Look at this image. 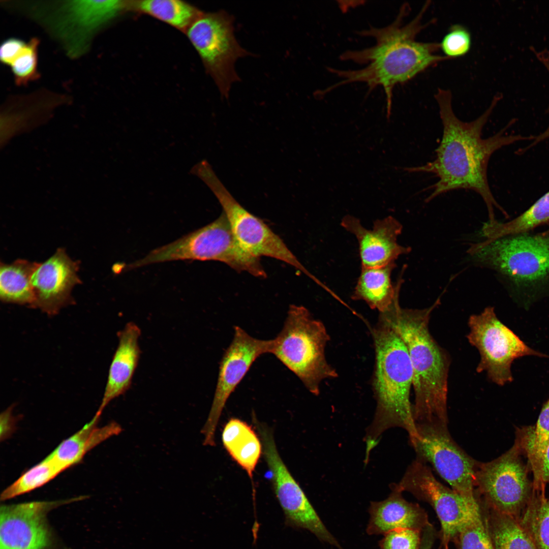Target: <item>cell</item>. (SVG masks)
<instances>
[{"instance_id":"6da1fadb","label":"cell","mask_w":549,"mask_h":549,"mask_svg":"<svg viewBox=\"0 0 549 549\" xmlns=\"http://www.w3.org/2000/svg\"><path fill=\"white\" fill-rule=\"evenodd\" d=\"M435 98L443 125L442 137L436 150V159L422 166L404 169L409 172L432 173L438 178V181L431 187L432 192L425 199L426 203L450 191L471 190L478 193L484 201L489 223L497 221L495 216V208L508 217L491 192L487 177L489 161L492 154L499 149L518 141L532 140L535 136L506 134V130L514 123L512 119L495 135L485 139L482 138V129L502 98L500 94L494 97L484 113L470 122L463 121L455 115L449 90L438 89Z\"/></svg>"},{"instance_id":"7a4b0ae2","label":"cell","mask_w":549,"mask_h":549,"mask_svg":"<svg viewBox=\"0 0 549 549\" xmlns=\"http://www.w3.org/2000/svg\"><path fill=\"white\" fill-rule=\"evenodd\" d=\"M430 6L427 1L419 13L407 23L404 19L409 12L407 4L403 5L396 17L390 24L383 27L371 26L359 32L363 37L375 40L374 45L357 50H348L340 55L342 60L366 65L356 70L329 68V71L342 80L323 91L328 93L344 84L365 83L371 91L381 86L386 96L387 118L391 115L393 90L398 84L405 83L439 62L448 59L436 52L439 43L418 41L417 36L429 23L422 19Z\"/></svg>"},{"instance_id":"3957f363","label":"cell","mask_w":549,"mask_h":549,"mask_svg":"<svg viewBox=\"0 0 549 549\" xmlns=\"http://www.w3.org/2000/svg\"><path fill=\"white\" fill-rule=\"evenodd\" d=\"M422 309L402 308L399 299L379 316L404 343L413 370L415 423L448 426V378L450 361L446 351L434 340L429 328L432 312L440 303Z\"/></svg>"},{"instance_id":"277c9868","label":"cell","mask_w":549,"mask_h":549,"mask_svg":"<svg viewBox=\"0 0 549 549\" xmlns=\"http://www.w3.org/2000/svg\"><path fill=\"white\" fill-rule=\"evenodd\" d=\"M375 351L373 388L376 402L373 419L366 430L365 463L388 430L401 428L409 439L417 432L410 401L413 370L407 348L395 331L379 317L372 329Z\"/></svg>"},{"instance_id":"5b68a950","label":"cell","mask_w":549,"mask_h":549,"mask_svg":"<svg viewBox=\"0 0 549 549\" xmlns=\"http://www.w3.org/2000/svg\"><path fill=\"white\" fill-rule=\"evenodd\" d=\"M467 253L499 276L516 302L527 307L549 297V237L542 232L485 239L471 244Z\"/></svg>"},{"instance_id":"8992f818","label":"cell","mask_w":549,"mask_h":549,"mask_svg":"<svg viewBox=\"0 0 549 549\" xmlns=\"http://www.w3.org/2000/svg\"><path fill=\"white\" fill-rule=\"evenodd\" d=\"M19 4L72 59L84 55L95 37L121 12L127 1L76 0Z\"/></svg>"},{"instance_id":"52a82bcc","label":"cell","mask_w":549,"mask_h":549,"mask_svg":"<svg viewBox=\"0 0 549 549\" xmlns=\"http://www.w3.org/2000/svg\"><path fill=\"white\" fill-rule=\"evenodd\" d=\"M329 340L321 321L303 306L292 304L283 328L272 339L270 353L293 372L309 392L318 395L321 382L338 376L325 356Z\"/></svg>"},{"instance_id":"ba28073f","label":"cell","mask_w":549,"mask_h":549,"mask_svg":"<svg viewBox=\"0 0 549 549\" xmlns=\"http://www.w3.org/2000/svg\"><path fill=\"white\" fill-rule=\"evenodd\" d=\"M218 261L235 270L265 278L259 258L244 251L237 242L226 215L179 239L154 249L143 258L125 265L126 270L177 260Z\"/></svg>"},{"instance_id":"9c48e42d","label":"cell","mask_w":549,"mask_h":549,"mask_svg":"<svg viewBox=\"0 0 549 549\" xmlns=\"http://www.w3.org/2000/svg\"><path fill=\"white\" fill-rule=\"evenodd\" d=\"M521 437L506 452L488 462H479L475 476V492L482 504L517 518L531 500L533 483L529 479L530 464Z\"/></svg>"},{"instance_id":"30bf717a","label":"cell","mask_w":549,"mask_h":549,"mask_svg":"<svg viewBox=\"0 0 549 549\" xmlns=\"http://www.w3.org/2000/svg\"><path fill=\"white\" fill-rule=\"evenodd\" d=\"M192 174L202 180L221 205L234 236L240 247L252 256L271 257L282 261L315 278L300 263L283 240L261 219L242 206L231 195L206 160L196 164Z\"/></svg>"},{"instance_id":"8fae6325","label":"cell","mask_w":549,"mask_h":549,"mask_svg":"<svg viewBox=\"0 0 549 549\" xmlns=\"http://www.w3.org/2000/svg\"><path fill=\"white\" fill-rule=\"evenodd\" d=\"M233 21V16L224 10L202 12L185 32L220 94L226 98L232 84L240 80L235 69L236 62L251 54L236 40Z\"/></svg>"},{"instance_id":"7c38bea8","label":"cell","mask_w":549,"mask_h":549,"mask_svg":"<svg viewBox=\"0 0 549 549\" xmlns=\"http://www.w3.org/2000/svg\"><path fill=\"white\" fill-rule=\"evenodd\" d=\"M468 324L470 330L467 338L480 355L476 371L485 372L489 379L498 385L513 381L511 365L514 359L528 355L549 357L527 346L501 322L492 307L471 315Z\"/></svg>"},{"instance_id":"4fadbf2b","label":"cell","mask_w":549,"mask_h":549,"mask_svg":"<svg viewBox=\"0 0 549 549\" xmlns=\"http://www.w3.org/2000/svg\"><path fill=\"white\" fill-rule=\"evenodd\" d=\"M253 421L261 441L262 453L271 473L274 493L283 511L285 524L307 530L320 540L341 549L283 461L271 430L256 417Z\"/></svg>"},{"instance_id":"5bb4252c","label":"cell","mask_w":549,"mask_h":549,"mask_svg":"<svg viewBox=\"0 0 549 549\" xmlns=\"http://www.w3.org/2000/svg\"><path fill=\"white\" fill-rule=\"evenodd\" d=\"M416 426L417 436L409 441L416 459L431 464L452 489L472 501H477L475 476L479 461L458 445L448 426L424 423Z\"/></svg>"},{"instance_id":"9a60e30c","label":"cell","mask_w":549,"mask_h":549,"mask_svg":"<svg viewBox=\"0 0 549 549\" xmlns=\"http://www.w3.org/2000/svg\"><path fill=\"white\" fill-rule=\"evenodd\" d=\"M393 484L433 507L441 524L445 549L480 507L477 500L472 501L442 484L426 464L417 459L407 467L401 480Z\"/></svg>"},{"instance_id":"2e32d148","label":"cell","mask_w":549,"mask_h":549,"mask_svg":"<svg viewBox=\"0 0 549 549\" xmlns=\"http://www.w3.org/2000/svg\"><path fill=\"white\" fill-rule=\"evenodd\" d=\"M272 339H256L240 327H234L233 339L220 361L211 408L201 431L204 445H215L216 429L227 401L254 362L261 355L270 353Z\"/></svg>"},{"instance_id":"e0dca14e","label":"cell","mask_w":549,"mask_h":549,"mask_svg":"<svg viewBox=\"0 0 549 549\" xmlns=\"http://www.w3.org/2000/svg\"><path fill=\"white\" fill-rule=\"evenodd\" d=\"M82 498L2 505L0 549H53L54 538L47 523V513Z\"/></svg>"},{"instance_id":"ac0fdd59","label":"cell","mask_w":549,"mask_h":549,"mask_svg":"<svg viewBox=\"0 0 549 549\" xmlns=\"http://www.w3.org/2000/svg\"><path fill=\"white\" fill-rule=\"evenodd\" d=\"M78 268L77 263L61 248L45 262L37 263L31 277L34 307L53 315L68 304L72 289L80 282Z\"/></svg>"},{"instance_id":"d6986e66","label":"cell","mask_w":549,"mask_h":549,"mask_svg":"<svg viewBox=\"0 0 549 549\" xmlns=\"http://www.w3.org/2000/svg\"><path fill=\"white\" fill-rule=\"evenodd\" d=\"M341 224L357 240L361 268L387 265L411 251L410 247L397 242L403 226L393 217L376 220L372 229L365 228L358 218L350 215L345 216Z\"/></svg>"},{"instance_id":"ffe728a7","label":"cell","mask_w":549,"mask_h":549,"mask_svg":"<svg viewBox=\"0 0 549 549\" xmlns=\"http://www.w3.org/2000/svg\"><path fill=\"white\" fill-rule=\"evenodd\" d=\"M140 328L133 322L127 323L118 332V345L110 365L103 399L96 413L101 415L112 400L130 388L140 358Z\"/></svg>"},{"instance_id":"44dd1931","label":"cell","mask_w":549,"mask_h":549,"mask_svg":"<svg viewBox=\"0 0 549 549\" xmlns=\"http://www.w3.org/2000/svg\"><path fill=\"white\" fill-rule=\"evenodd\" d=\"M388 497L372 501L369 509L370 520L367 527L369 535L384 534L398 528L422 530L430 523L426 512L417 504L409 502L393 484Z\"/></svg>"},{"instance_id":"7402d4cb","label":"cell","mask_w":549,"mask_h":549,"mask_svg":"<svg viewBox=\"0 0 549 549\" xmlns=\"http://www.w3.org/2000/svg\"><path fill=\"white\" fill-rule=\"evenodd\" d=\"M395 263L373 268H361L351 298L364 301L373 310L379 313L388 310L399 298L403 279L392 284L391 275Z\"/></svg>"},{"instance_id":"603a6c76","label":"cell","mask_w":549,"mask_h":549,"mask_svg":"<svg viewBox=\"0 0 549 549\" xmlns=\"http://www.w3.org/2000/svg\"><path fill=\"white\" fill-rule=\"evenodd\" d=\"M101 415L96 413L89 422L62 441L48 456L67 469L79 463L96 446L121 432V426L114 421L97 426Z\"/></svg>"},{"instance_id":"cb8c5ba5","label":"cell","mask_w":549,"mask_h":549,"mask_svg":"<svg viewBox=\"0 0 549 549\" xmlns=\"http://www.w3.org/2000/svg\"><path fill=\"white\" fill-rule=\"evenodd\" d=\"M222 440L229 455L253 483V473L262 452L261 441L257 434L246 422L231 418L224 426Z\"/></svg>"},{"instance_id":"d4e9b609","label":"cell","mask_w":549,"mask_h":549,"mask_svg":"<svg viewBox=\"0 0 549 549\" xmlns=\"http://www.w3.org/2000/svg\"><path fill=\"white\" fill-rule=\"evenodd\" d=\"M37 263L17 260L11 264H1L0 297L2 301L34 307L35 297L31 277Z\"/></svg>"},{"instance_id":"484cf974","label":"cell","mask_w":549,"mask_h":549,"mask_svg":"<svg viewBox=\"0 0 549 549\" xmlns=\"http://www.w3.org/2000/svg\"><path fill=\"white\" fill-rule=\"evenodd\" d=\"M494 549H536L518 519L481 504Z\"/></svg>"},{"instance_id":"4316f807","label":"cell","mask_w":549,"mask_h":549,"mask_svg":"<svg viewBox=\"0 0 549 549\" xmlns=\"http://www.w3.org/2000/svg\"><path fill=\"white\" fill-rule=\"evenodd\" d=\"M127 10L146 14L184 32L202 12L178 0L127 1Z\"/></svg>"},{"instance_id":"83f0119b","label":"cell","mask_w":549,"mask_h":549,"mask_svg":"<svg viewBox=\"0 0 549 549\" xmlns=\"http://www.w3.org/2000/svg\"><path fill=\"white\" fill-rule=\"evenodd\" d=\"M549 223V191L538 199L527 210L506 222L498 221L483 224L481 233L486 239L530 232L536 227Z\"/></svg>"},{"instance_id":"f1b7e54d","label":"cell","mask_w":549,"mask_h":549,"mask_svg":"<svg viewBox=\"0 0 549 549\" xmlns=\"http://www.w3.org/2000/svg\"><path fill=\"white\" fill-rule=\"evenodd\" d=\"M536 549H549V495L534 490L532 498L517 518Z\"/></svg>"},{"instance_id":"f546056e","label":"cell","mask_w":549,"mask_h":549,"mask_svg":"<svg viewBox=\"0 0 549 549\" xmlns=\"http://www.w3.org/2000/svg\"><path fill=\"white\" fill-rule=\"evenodd\" d=\"M549 443V399L543 406L535 427L524 434V445L531 470L533 485H540V470L544 452Z\"/></svg>"},{"instance_id":"4dcf8cb0","label":"cell","mask_w":549,"mask_h":549,"mask_svg":"<svg viewBox=\"0 0 549 549\" xmlns=\"http://www.w3.org/2000/svg\"><path fill=\"white\" fill-rule=\"evenodd\" d=\"M66 469L47 456L5 489L1 500L5 501L30 492L49 482Z\"/></svg>"},{"instance_id":"1f68e13d","label":"cell","mask_w":549,"mask_h":549,"mask_svg":"<svg viewBox=\"0 0 549 549\" xmlns=\"http://www.w3.org/2000/svg\"><path fill=\"white\" fill-rule=\"evenodd\" d=\"M458 549H494L480 505L455 539Z\"/></svg>"},{"instance_id":"d6a6232c","label":"cell","mask_w":549,"mask_h":549,"mask_svg":"<svg viewBox=\"0 0 549 549\" xmlns=\"http://www.w3.org/2000/svg\"><path fill=\"white\" fill-rule=\"evenodd\" d=\"M40 42L37 37L30 38L10 66L17 86H27L40 78L38 68Z\"/></svg>"},{"instance_id":"836d02e7","label":"cell","mask_w":549,"mask_h":549,"mask_svg":"<svg viewBox=\"0 0 549 549\" xmlns=\"http://www.w3.org/2000/svg\"><path fill=\"white\" fill-rule=\"evenodd\" d=\"M472 39L470 32L464 26L453 25L439 43L440 49L449 59L463 56L470 50Z\"/></svg>"},{"instance_id":"e575fe53","label":"cell","mask_w":549,"mask_h":549,"mask_svg":"<svg viewBox=\"0 0 549 549\" xmlns=\"http://www.w3.org/2000/svg\"><path fill=\"white\" fill-rule=\"evenodd\" d=\"M422 530L398 528L384 535L379 541L380 549H420Z\"/></svg>"},{"instance_id":"d590c367","label":"cell","mask_w":549,"mask_h":549,"mask_svg":"<svg viewBox=\"0 0 549 549\" xmlns=\"http://www.w3.org/2000/svg\"><path fill=\"white\" fill-rule=\"evenodd\" d=\"M26 42L14 37L4 40L0 47V60L4 65L10 67L24 47Z\"/></svg>"},{"instance_id":"8d00e7d4","label":"cell","mask_w":549,"mask_h":549,"mask_svg":"<svg viewBox=\"0 0 549 549\" xmlns=\"http://www.w3.org/2000/svg\"><path fill=\"white\" fill-rule=\"evenodd\" d=\"M535 54L536 58L545 67L549 74V50L544 49L541 50H537L535 48L531 49ZM549 110V105H548ZM549 139V125L547 128L538 135L535 136L532 142L526 147L518 150L520 154L523 153L529 148L535 146L540 142Z\"/></svg>"},{"instance_id":"74e56055","label":"cell","mask_w":549,"mask_h":549,"mask_svg":"<svg viewBox=\"0 0 549 549\" xmlns=\"http://www.w3.org/2000/svg\"><path fill=\"white\" fill-rule=\"evenodd\" d=\"M1 439L8 438L15 429L16 419L12 414V407L1 414Z\"/></svg>"},{"instance_id":"f35d334b","label":"cell","mask_w":549,"mask_h":549,"mask_svg":"<svg viewBox=\"0 0 549 549\" xmlns=\"http://www.w3.org/2000/svg\"><path fill=\"white\" fill-rule=\"evenodd\" d=\"M549 484V443L543 455L540 470V489H545V485Z\"/></svg>"},{"instance_id":"ab89813d","label":"cell","mask_w":549,"mask_h":549,"mask_svg":"<svg viewBox=\"0 0 549 549\" xmlns=\"http://www.w3.org/2000/svg\"><path fill=\"white\" fill-rule=\"evenodd\" d=\"M435 537V531L430 523L422 530L420 549H432Z\"/></svg>"},{"instance_id":"60d3db41","label":"cell","mask_w":549,"mask_h":549,"mask_svg":"<svg viewBox=\"0 0 549 549\" xmlns=\"http://www.w3.org/2000/svg\"><path fill=\"white\" fill-rule=\"evenodd\" d=\"M543 234L549 237V223H548L547 228L544 231L542 232Z\"/></svg>"}]
</instances>
